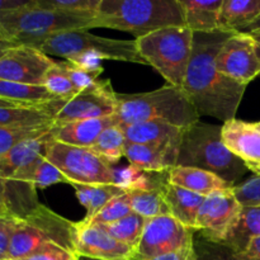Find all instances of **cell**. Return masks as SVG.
Wrapping results in <instances>:
<instances>
[{
  "mask_svg": "<svg viewBox=\"0 0 260 260\" xmlns=\"http://www.w3.org/2000/svg\"><path fill=\"white\" fill-rule=\"evenodd\" d=\"M222 126L197 122L184 129L177 167L198 168L222 178L235 187L248 172L243 161L222 141Z\"/></svg>",
  "mask_w": 260,
  "mask_h": 260,
  "instance_id": "277c9868",
  "label": "cell"
},
{
  "mask_svg": "<svg viewBox=\"0 0 260 260\" xmlns=\"http://www.w3.org/2000/svg\"><path fill=\"white\" fill-rule=\"evenodd\" d=\"M43 86L58 99H70L79 93L71 83L62 62H56L47 71Z\"/></svg>",
  "mask_w": 260,
  "mask_h": 260,
  "instance_id": "836d02e7",
  "label": "cell"
},
{
  "mask_svg": "<svg viewBox=\"0 0 260 260\" xmlns=\"http://www.w3.org/2000/svg\"><path fill=\"white\" fill-rule=\"evenodd\" d=\"M189 260H235V253L223 244L207 240L197 234Z\"/></svg>",
  "mask_w": 260,
  "mask_h": 260,
  "instance_id": "d590c367",
  "label": "cell"
},
{
  "mask_svg": "<svg viewBox=\"0 0 260 260\" xmlns=\"http://www.w3.org/2000/svg\"><path fill=\"white\" fill-rule=\"evenodd\" d=\"M254 124H255L256 128H259V129H260V121H259V122H254Z\"/></svg>",
  "mask_w": 260,
  "mask_h": 260,
  "instance_id": "db71d44e",
  "label": "cell"
},
{
  "mask_svg": "<svg viewBox=\"0 0 260 260\" xmlns=\"http://www.w3.org/2000/svg\"><path fill=\"white\" fill-rule=\"evenodd\" d=\"M184 9L185 27L193 33H212L220 30L218 17L223 0H179Z\"/></svg>",
  "mask_w": 260,
  "mask_h": 260,
  "instance_id": "d4e9b609",
  "label": "cell"
},
{
  "mask_svg": "<svg viewBox=\"0 0 260 260\" xmlns=\"http://www.w3.org/2000/svg\"><path fill=\"white\" fill-rule=\"evenodd\" d=\"M253 36L254 41H255V48H256V53H258V57L260 60V32L258 33H250Z\"/></svg>",
  "mask_w": 260,
  "mask_h": 260,
  "instance_id": "f907efd6",
  "label": "cell"
},
{
  "mask_svg": "<svg viewBox=\"0 0 260 260\" xmlns=\"http://www.w3.org/2000/svg\"><path fill=\"white\" fill-rule=\"evenodd\" d=\"M259 17L260 0H223L218 25L222 32H245Z\"/></svg>",
  "mask_w": 260,
  "mask_h": 260,
  "instance_id": "cb8c5ba5",
  "label": "cell"
},
{
  "mask_svg": "<svg viewBox=\"0 0 260 260\" xmlns=\"http://www.w3.org/2000/svg\"><path fill=\"white\" fill-rule=\"evenodd\" d=\"M102 0H37L43 9L69 13V14L95 15Z\"/></svg>",
  "mask_w": 260,
  "mask_h": 260,
  "instance_id": "8d00e7d4",
  "label": "cell"
},
{
  "mask_svg": "<svg viewBox=\"0 0 260 260\" xmlns=\"http://www.w3.org/2000/svg\"><path fill=\"white\" fill-rule=\"evenodd\" d=\"M55 123L40 126H0V160L19 142L30 137H38L52 129Z\"/></svg>",
  "mask_w": 260,
  "mask_h": 260,
  "instance_id": "d6a6232c",
  "label": "cell"
},
{
  "mask_svg": "<svg viewBox=\"0 0 260 260\" xmlns=\"http://www.w3.org/2000/svg\"><path fill=\"white\" fill-rule=\"evenodd\" d=\"M14 107H27V106H23V104L8 101V99L0 98V108H14Z\"/></svg>",
  "mask_w": 260,
  "mask_h": 260,
  "instance_id": "c3c4849f",
  "label": "cell"
},
{
  "mask_svg": "<svg viewBox=\"0 0 260 260\" xmlns=\"http://www.w3.org/2000/svg\"><path fill=\"white\" fill-rule=\"evenodd\" d=\"M147 218L132 212L131 215L126 216L122 220L111 225H104L102 228L116 240L126 244L135 251L139 248V244L141 241L142 234H144L145 226H146Z\"/></svg>",
  "mask_w": 260,
  "mask_h": 260,
  "instance_id": "1f68e13d",
  "label": "cell"
},
{
  "mask_svg": "<svg viewBox=\"0 0 260 260\" xmlns=\"http://www.w3.org/2000/svg\"><path fill=\"white\" fill-rule=\"evenodd\" d=\"M114 116L118 124L160 119L184 129L200 122L201 117L183 89L169 84L146 93H117Z\"/></svg>",
  "mask_w": 260,
  "mask_h": 260,
  "instance_id": "3957f363",
  "label": "cell"
},
{
  "mask_svg": "<svg viewBox=\"0 0 260 260\" xmlns=\"http://www.w3.org/2000/svg\"><path fill=\"white\" fill-rule=\"evenodd\" d=\"M196 231L173 216L147 218L134 260H147L193 245Z\"/></svg>",
  "mask_w": 260,
  "mask_h": 260,
  "instance_id": "8fae6325",
  "label": "cell"
},
{
  "mask_svg": "<svg viewBox=\"0 0 260 260\" xmlns=\"http://www.w3.org/2000/svg\"><path fill=\"white\" fill-rule=\"evenodd\" d=\"M78 260H98V259H90V258H85V256H78Z\"/></svg>",
  "mask_w": 260,
  "mask_h": 260,
  "instance_id": "f5cc1de1",
  "label": "cell"
},
{
  "mask_svg": "<svg viewBox=\"0 0 260 260\" xmlns=\"http://www.w3.org/2000/svg\"><path fill=\"white\" fill-rule=\"evenodd\" d=\"M46 159L61 170L70 184L116 185V169L90 147L71 146L52 140Z\"/></svg>",
  "mask_w": 260,
  "mask_h": 260,
  "instance_id": "9c48e42d",
  "label": "cell"
},
{
  "mask_svg": "<svg viewBox=\"0 0 260 260\" xmlns=\"http://www.w3.org/2000/svg\"><path fill=\"white\" fill-rule=\"evenodd\" d=\"M55 63L56 61L37 48L15 46L0 56V79L27 85H43L46 74Z\"/></svg>",
  "mask_w": 260,
  "mask_h": 260,
  "instance_id": "5bb4252c",
  "label": "cell"
},
{
  "mask_svg": "<svg viewBox=\"0 0 260 260\" xmlns=\"http://www.w3.org/2000/svg\"><path fill=\"white\" fill-rule=\"evenodd\" d=\"M48 123H55L48 103L38 107L0 108V126H40Z\"/></svg>",
  "mask_w": 260,
  "mask_h": 260,
  "instance_id": "f1b7e54d",
  "label": "cell"
},
{
  "mask_svg": "<svg viewBox=\"0 0 260 260\" xmlns=\"http://www.w3.org/2000/svg\"><path fill=\"white\" fill-rule=\"evenodd\" d=\"M75 189L76 197L83 207H85L86 215L81 223H88L109 201L118 196L124 194L126 190L114 184H79L71 183Z\"/></svg>",
  "mask_w": 260,
  "mask_h": 260,
  "instance_id": "484cf974",
  "label": "cell"
},
{
  "mask_svg": "<svg viewBox=\"0 0 260 260\" xmlns=\"http://www.w3.org/2000/svg\"><path fill=\"white\" fill-rule=\"evenodd\" d=\"M162 196H164L165 202L170 210V216H173L175 220H178L184 226L196 231L198 211H200L203 201L206 200L205 196L190 192L184 188L172 184L170 182H168L162 187Z\"/></svg>",
  "mask_w": 260,
  "mask_h": 260,
  "instance_id": "44dd1931",
  "label": "cell"
},
{
  "mask_svg": "<svg viewBox=\"0 0 260 260\" xmlns=\"http://www.w3.org/2000/svg\"><path fill=\"white\" fill-rule=\"evenodd\" d=\"M231 35L222 30L194 33L192 57L182 86L200 116L213 117L223 123L236 118L246 89L216 68V57Z\"/></svg>",
  "mask_w": 260,
  "mask_h": 260,
  "instance_id": "6da1fadb",
  "label": "cell"
},
{
  "mask_svg": "<svg viewBox=\"0 0 260 260\" xmlns=\"http://www.w3.org/2000/svg\"><path fill=\"white\" fill-rule=\"evenodd\" d=\"M241 208L233 188L211 193L198 211L196 231L207 240L221 243Z\"/></svg>",
  "mask_w": 260,
  "mask_h": 260,
  "instance_id": "9a60e30c",
  "label": "cell"
},
{
  "mask_svg": "<svg viewBox=\"0 0 260 260\" xmlns=\"http://www.w3.org/2000/svg\"><path fill=\"white\" fill-rule=\"evenodd\" d=\"M124 157L128 160L129 165L146 172H168L177 167V159L147 145L128 142L124 150Z\"/></svg>",
  "mask_w": 260,
  "mask_h": 260,
  "instance_id": "4316f807",
  "label": "cell"
},
{
  "mask_svg": "<svg viewBox=\"0 0 260 260\" xmlns=\"http://www.w3.org/2000/svg\"><path fill=\"white\" fill-rule=\"evenodd\" d=\"M0 98L27 107L43 106L58 99L43 85H27V84L14 83L2 79H0Z\"/></svg>",
  "mask_w": 260,
  "mask_h": 260,
  "instance_id": "83f0119b",
  "label": "cell"
},
{
  "mask_svg": "<svg viewBox=\"0 0 260 260\" xmlns=\"http://www.w3.org/2000/svg\"><path fill=\"white\" fill-rule=\"evenodd\" d=\"M245 32H248V33H258V32H260V17L255 20V22L253 23V24L250 25V27L248 28V29L245 30Z\"/></svg>",
  "mask_w": 260,
  "mask_h": 260,
  "instance_id": "681fc988",
  "label": "cell"
},
{
  "mask_svg": "<svg viewBox=\"0 0 260 260\" xmlns=\"http://www.w3.org/2000/svg\"><path fill=\"white\" fill-rule=\"evenodd\" d=\"M78 222L66 220L43 205H38L27 216L19 218L9 246V260L33 255L46 244L75 251Z\"/></svg>",
  "mask_w": 260,
  "mask_h": 260,
  "instance_id": "8992f818",
  "label": "cell"
},
{
  "mask_svg": "<svg viewBox=\"0 0 260 260\" xmlns=\"http://www.w3.org/2000/svg\"><path fill=\"white\" fill-rule=\"evenodd\" d=\"M15 46H19V45L9 41L8 38H5L4 36H2V33H0V56H2L5 51H8L12 47H15Z\"/></svg>",
  "mask_w": 260,
  "mask_h": 260,
  "instance_id": "7dc6e473",
  "label": "cell"
},
{
  "mask_svg": "<svg viewBox=\"0 0 260 260\" xmlns=\"http://www.w3.org/2000/svg\"><path fill=\"white\" fill-rule=\"evenodd\" d=\"M241 256L248 260H260V236L251 241L250 245L248 246L245 253L241 254Z\"/></svg>",
  "mask_w": 260,
  "mask_h": 260,
  "instance_id": "bcb514c9",
  "label": "cell"
},
{
  "mask_svg": "<svg viewBox=\"0 0 260 260\" xmlns=\"http://www.w3.org/2000/svg\"><path fill=\"white\" fill-rule=\"evenodd\" d=\"M94 28L106 27L144 37L168 27H185L179 0H102Z\"/></svg>",
  "mask_w": 260,
  "mask_h": 260,
  "instance_id": "7a4b0ae2",
  "label": "cell"
},
{
  "mask_svg": "<svg viewBox=\"0 0 260 260\" xmlns=\"http://www.w3.org/2000/svg\"><path fill=\"white\" fill-rule=\"evenodd\" d=\"M94 17L43 9L32 0L28 7L0 14V33L17 45L37 48L57 33L94 28Z\"/></svg>",
  "mask_w": 260,
  "mask_h": 260,
  "instance_id": "5b68a950",
  "label": "cell"
},
{
  "mask_svg": "<svg viewBox=\"0 0 260 260\" xmlns=\"http://www.w3.org/2000/svg\"><path fill=\"white\" fill-rule=\"evenodd\" d=\"M127 140L124 132L119 124H113L104 129L101 136L96 139L91 150L103 157L109 164H117L124 156V150L127 146Z\"/></svg>",
  "mask_w": 260,
  "mask_h": 260,
  "instance_id": "4dcf8cb0",
  "label": "cell"
},
{
  "mask_svg": "<svg viewBox=\"0 0 260 260\" xmlns=\"http://www.w3.org/2000/svg\"><path fill=\"white\" fill-rule=\"evenodd\" d=\"M19 218L12 215H0V260H9L10 241Z\"/></svg>",
  "mask_w": 260,
  "mask_h": 260,
  "instance_id": "60d3db41",
  "label": "cell"
},
{
  "mask_svg": "<svg viewBox=\"0 0 260 260\" xmlns=\"http://www.w3.org/2000/svg\"><path fill=\"white\" fill-rule=\"evenodd\" d=\"M221 135L225 146L248 170L260 175V129L255 124L234 118L222 124Z\"/></svg>",
  "mask_w": 260,
  "mask_h": 260,
  "instance_id": "ac0fdd59",
  "label": "cell"
},
{
  "mask_svg": "<svg viewBox=\"0 0 260 260\" xmlns=\"http://www.w3.org/2000/svg\"><path fill=\"white\" fill-rule=\"evenodd\" d=\"M75 253L98 260H134L136 251L112 238L102 226L78 222Z\"/></svg>",
  "mask_w": 260,
  "mask_h": 260,
  "instance_id": "2e32d148",
  "label": "cell"
},
{
  "mask_svg": "<svg viewBox=\"0 0 260 260\" xmlns=\"http://www.w3.org/2000/svg\"><path fill=\"white\" fill-rule=\"evenodd\" d=\"M194 33L187 27H168L136 38L140 55L169 85L182 88L193 51Z\"/></svg>",
  "mask_w": 260,
  "mask_h": 260,
  "instance_id": "52a82bcc",
  "label": "cell"
},
{
  "mask_svg": "<svg viewBox=\"0 0 260 260\" xmlns=\"http://www.w3.org/2000/svg\"><path fill=\"white\" fill-rule=\"evenodd\" d=\"M113 124H118L116 116L80 119V121L53 126L52 136L55 141L71 146L93 147L102 132Z\"/></svg>",
  "mask_w": 260,
  "mask_h": 260,
  "instance_id": "d6986e66",
  "label": "cell"
},
{
  "mask_svg": "<svg viewBox=\"0 0 260 260\" xmlns=\"http://www.w3.org/2000/svg\"><path fill=\"white\" fill-rule=\"evenodd\" d=\"M235 260H248V259H245L244 256L239 255V254H235Z\"/></svg>",
  "mask_w": 260,
  "mask_h": 260,
  "instance_id": "816d5d0a",
  "label": "cell"
},
{
  "mask_svg": "<svg viewBox=\"0 0 260 260\" xmlns=\"http://www.w3.org/2000/svg\"><path fill=\"white\" fill-rule=\"evenodd\" d=\"M169 182L201 196L234 188L228 182L207 170L189 167H174L169 170Z\"/></svg>",
  "mask_w": 260,
  "mask_h": 260,
  "instance_id": "ffe728a7",
  "label": "cell"
},
{
  "mask_svg": "<svg viewBox=\"0 0 260 260\" xmlns=\"http://www.w3.org/2000/svg\"><path fill=\"white\" fill-rule=\"evenodd\" d=\"M132 212L134 211H132L128 194L124 193V194H121L118 197L113 198L112 201H109L88 223H83V225H111V223L117 222V221L122 220L126 216L131 215Z\"/></svg>",
  "mask_w": 260,
  "mask_h": 260,
  "instance_id": "e575fe53",
  "label": "cell"
},
{
  "mask_svg": "<svg viewBox=\"0 0 260 260\" xmlns=\"http://www.w3.org/2000/svg\"><path fill=\"white\" fill-rule=\"evenodd\" d=\"M236 200L243 207H260V175H254L233 188Z\"/></svg>",
  "mask_w": 260,
  "mask_h": 260,
  "instance_id": "f35d334b",
  "label": "cell"
},
{
  "mask_svg": "<svg viewBox=\"0 0 260 260\" xmlns=\"http://www.w3.org/2000/svg\"><path fill=\"white\" fill-rule=\"evenodd\" d=\"M132 211L145 218H154L159 216L170 215L161 189L155 190H128Z\"/></svg>",
  "mask_w": 260,
  "mask_h": 260,
  "instance_id": "f546056e",
  "label": "cell"
},
{
  "mask_svg": "<svg viewBox=\"0 0 260 260\" xmlns=\"http://www.w3.org/2000/svg\"><path fill=\"white\" fill-rule=\"evenodd\" d=\"M258 236H260V207H243L221 244L241 255Z\"/></svg>",
  "mask_w": 260,
  "mask_h": 260,
  "instance_id": "7402d4cb",
  "label": "cell"
},
{
  "mask_svg": "<svg viewBox=\"0 0 260 260\" xmlns=\"http://www.w3.org/2000/svg\"><path fill=\"white\" fill-rule=\"evenodd\" d=\"M30 3L32 0H0V14L19 10L28 7Z\"/></svg>",
  "mask_w": 260,
  "mask_h": 260,
  "instance_id": "ee69618b",
  "label": "cell"
},
{
  "mask_svg": "<svg viewBox=\"0 0 260 260\" xmlns=\"http://www.w3.org/2000/svg\"><path fill=\"white\" fill-rule=\"evenodd\" d=\"M62 63L65 66L66 73H68L71 83H73V85L75 86V89L78 91L91 88V86H94L99 81V76H101L99 74L85 70V69L76 65L73 61L66 60L62 61Z\"/></svg>",
  "mask_w": 260,
  "mask_h": 260,
  "instance_id": "ab89813d",
  "label": "cell"
},
{
  "mask_svg": "<svg viewBox=\"0 0 260 260\" xmlns=\"http://www.w3.org/2000/svg\"><path fill=\"white\" fill-rule=\"evenodd\" d=\"M53 127L50 132L19 142L0 160V175L10 182L35 187V174L47 154L53 140Z\"/></svg>",
  "mask_w": 260,
  "mask_h": 260,
  "instance_id": "4fadbf2b",
  "label": "cell"
},
{
  "mask_svg": "<svg viewBox=\"0 0 260 260\" xmlns=\"http://www.w3.org/2000/svg\"><path fill=\"white\" fill-rule=\"evenodd\" d=\"M216 68L221 74L245 86L260 76V60L253 36L248 32L233 33L216 57Z\"/></svg>",
  "mask_w": 260,
  "mask_h": 260,
  "instance_id": "7c38bea8",
  "label": "cell"
},
{
  "mask_svg": "<svg viewBox=\"0 0 260 260\" xmlns=\"http://www.w3.org/2000/svg\"><path fill=\"white\" fill-rule=\"evenodd\" d=\"M119 126L123 129L127 142L152 146L178 160L184 128L160 119Z\"/></svg>",
  "mask_w": 260,
  "mask_h": 260,
  "instance_id": "e0dca14e",
  "label": "cell"
},
{
  "mask_svg": "<svg viewBox=\"0 0 260 260\" xmlns=\"http://www.w3.org/2000/svg\"><path fill=\"white\" fill-rule=\"evenodd\" d=\"M37 50L47 56H60L66 60H71L83 53H94L101 56L103 60L147 65L140 55L135 40H112L95 36L86 29L68 30L51 36L38 46Z\"/></svg>",
  "mask_w": 260,
  "mask_h": 260,
  "instance_id": "ba28073f",
  "label": "cell"
},
{
  "mask_svg": "<svg viewBox=\"0 0 260 260\" xmlns=\"http://www.w3.org/2000/svg\"><path fill=\"white\" fill-rule=\"evenodd\" d=\"M192 246H188V248L180 249L178 251H173V253L162 254V255L155 256V258L147 259V260H189L190 254H192Z\"/></svg>",
  "mask_w": 260,
  "mask_h": 260,
  "instance_id": "f6af8a7d",
  "label": "cell"
},
{
  "mask_svg": "<svg viewBox=\"0 0 260 260\" xmlns=\"http://www.w3.org/2000/svg\"><path fill=\"white\" fill-rule=\"evenodd\" d=\"M78 254L56 244H46L33 255L20 260H78Z\"/></svg>",
  "mask_w": 260,
  "mask_h": 260,
  "instance_id": "b9f144b4",
  "label": "cell"
},
{
  "mask_svg": "<svg viewBox=\"0 0 260 260\" xmlns=\"http://www.w3.org/2000/svg\"><path fill=\"white\" fill-rule=\"evenodd\" d=\"M55 126L114 116L117 112V93L111 80H99L94 86L79 91L70 99H56L48 103Z\"/></svg>",
  "mask_w": 260,
  "mask_h": 260,
  "instance_id": "30bf717a",
  "label": "cell"
},
{
  "mask_svg": "<svg viewBox=\"0 0 260 260\" xmlns=\"http://www.w3.org/2000/svg\"><path fill=\"white\" fill-rule=\"evenodd\" d=\"M68 61H73V62H75L76 65L85 69V70L99 74V75H101L104 70L103 66H102V61H103V58L98 55H94V53H83V55H79L76 56V57L71 58V60H68Z\"/></svg>",
  "mask_w": 260,
  "mask_h": 260,
  "instance_id": "7bdbcfd3",
  "label": "cell"
},
{
  "mask_svg": "<svg viewBox=\"0 0 260 260\" xmlns=\"http://www.w3.org/2000/svg\"><path fill=\"white\" fill-rule=\"evenodd\" d=\"M33 183H35L36 189H45V188L51 187L53 184H58V183L70 184V180L61 173V170L57 167H55L52 162L48 161L45 157L36 170Z\"/></svg>",
  "mask_w": 260,
  "mask_h": 260,
  "instance_id": "74e56055",
  "label": "cell"
},
{
  "mask_svg": "<svg viewBox=\"0 0 260 260\" xmlns=\"http://www.w3.org/2000/svg\"><path fill=\"white\" fill-rule=\"evenodd\" d=\"M36 188L10 182L0 175V215L24 217L40 203Z\"/></svg>",
  "mask_w": 260,
  "mask_h": 260,
  "instance_id": "603a6c76",
  "label": "cell"
}]
</instances>
